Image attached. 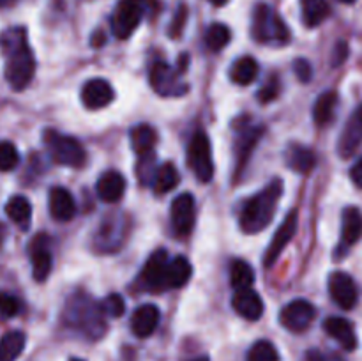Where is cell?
I'll use <instances>...</instances> for the list:
<instances>
[{
  "label": "cell",
  "mask_w": 362,
  "mask_h": 361,
  "mask_svg": "<svg viewBox=\"0 0 362 361\" xmlns=\"http://www.w3.org/2000/svg\"><path fill=\"white\" fill-rule=\"evenodd\" d=\"M0 46L6 55V80L14 91L28 87L35 73V59L27 41V30L14 27L0 35Z\"/></svg>",
  "instance_id": "cell-1"
},
{
  "label": "cell",
  "mask_w": 362,
  "mask_h": 361,
  "mask_svg": "<svg viewBox=\"0 0 362 361\" xmlns=\"http://www.w3.org/2000/svg\"><path fill=\"white\" fill-rule=\"evenodd\" d=\"M283 195V183L279 179H274L267 188L251 197L244 204L243 212H240V229L246 234H258L264 229H267L269 223L274 218L276 207Z\"/></svg>",
  "instance_id": "cell-2"
},
{
  "label": "cell",
  "mask_w": 362,
  "mask_h": 361,
  "mask_svg": "<svg viewBox=\"0 0 362 361\" xmlns=\"http://www.w3.org/2000/svg\"><path fill=\"white\" fill-rule=\"evenodd\" d=\"M66 321L73 328L80 329L90 338H101L106 324L103 319V308L95 301H92L87 294H76L66 304Z\"/></svg>",
  "instance_id": "cell-3"
},
{
  "label": "cell",
  "mask_w": 362,
  "mask_h": 361,
  "mask_svg": "<svg viewBox=\"0 0 362 361\" xmlns=\"http://www.w3.org/2000/svg\"><path fill=\"white\" fill-rule=\"evenodd\" d=\"M253 38L260 45L281 46L290 41V30L278 13L267 4H258L253 11Z\"/></svg>",
  "instance_id": "cell-4"
},
{
  "label": "cell",
  "mask_w": 362,
  "mask_h": 361,
  "mask_svg": "<svg viewBox=\"0 0 362 361\" xmlns=\"http://www.w3.org/2000/svg\"><path fill=\"white\" fill-rule=\"evenodd\" d=\"M42 138H45V145L48 147L49 156H52L53 161L59 163V165L80 168V166H83V163L87 161L85 149L81 147V144L76 138L67 137V134H60L59 131L53 130H46Z\"/></svg>",
  "instance_id": "cell-5"
},
{
  "label": "cell",
  "mask_w": 362,
  "mask_h": 361,
  "mask_svg": "<svg viewBox=\"0 0 362 361\" xmlns=\"http://www.w3.org/2000/svg\"><path fill=\"white\" fill-rule=\"evenodd\" d=\"M152 0H120L112 14V32L117 39H127L147 14Z\"/></svg>",
  "instance_id": "cell-6"
},
{
  "label": "cell",
  "mask_w": 362,
  "mask_h": 361,
  "mask_svg": "<svg viewBox=\"0 0 362 361\" xmlns=\"http://www.w3.org/2000/svg\"><path fill=\"white\" fill-rule=\"evenodd\" d=\"M187 166L202 183H209L214 177V161H212V149L209 142L207 133L204 130H198L191 137L187 144Z\"/></svg>",
  "instance_id": "cell-7"
},
{
  "label": "cell",
  "mask_w": 362,
  "mask_h": 361,
  "mask_svg": "<svg viewBox=\"0 0 362 361\" xmlns=\"http://www.w3.org/2000/svg\"><path fill=\"white\" fill-rule=\"evenodd\" d=\"M180 71L173 69L170 64L158 60L148 69V81L151 87L163 98H177L187 91L186 85L179 80Z\"/></svg>",
  "instance_id": "cell-8"
},
{
  "label": "cell",
  "mask_w": 362,
  "mask_h": 361,
  "mask_svg": "<svg viewBox=\"0 0 362 361\" xmlns=\"http://www.w3.org/2000/svg\"><path fill=\"white\" fill-rule=\"evenodd\" d=\"M194 218H197V204L191 193H182L173 198L170 207V219H172L173 232L179 237H186L193 232Z\"/></svg>",
  "instance_id": "cell-9"
},
{
  "label": "cell",
  "mask_w": 362,
  "mask_h": 361,
  "mask_svg": "<svg viewBox=\"0 0 362 361\" xmlns=\"http://www.w3.org/2000/svg\"><path fill=\"white\" fill-rule=\"evenodd\" d=\"M315 317H317V310L310 301L296 299L283 308L281 314H279V322L288 331L303 333L310 328Z\"/></svg>",
  "instance_id": "cell-10"
},
{
  "label": "cell",
  "mask_w": 362,
  "mask_h": 361,
  "mask_svg": "<svg viewBox=\"0 0 362 361\" xmlns=\"http://www.w3.org/2000/svg\"><path fill=\"white\" fill-rule=\"evenodd\" d=\"M297 227H299V212L293 209V211H290L288 214L285 216L281 227L276 230L274 237H272L271 244H269L267 251H265L264 264L267 265V268L274 265V262L278 260L279 255H281V251L288 246V243L292 241V237L296 236Z\"/></svg>",
  "instance_id": "cell-11"
},
{
  "label": "cell",
  "mask_w": 362,
  "mask_h": 361,
  "mask_svg": "<svg viewBox=\"0 0 362 361\" xmlns=\"http://www.w3.org/2000/svg\"><path fill=\"white\" fill-rule=\"evenodd\" d=\"M329 294L332 301L343 310H352L359 299L356 282L352 276L343 271H336L329 276Z\"/></svg>",
  "instance_id": "cell-12"
},
{
  "label": "cell",
  "mask_w": 362,
  "mask_h": 361,
  "mask_svg": "<svg viewBox=\"0 0 362 361\" xmlns=\"http://www.w3.org/2000/svg\"><path fill=\"white\" fill-rule=\"evenodd\" d=\"M28 251H30V262H32V275H34L35 282H45L52 273L53 258L52 251H49V239L46 234H37L28 244Z\"/></svg>",
  "instance_id": "cell-13"
},
{
  "label": "cell",
  "mask_w": 362,
  "mask_h": 361,
  "mask_svg": "<svg viewBox=\"0 0 362 361\" xmlns=\"http://www.w3.org/2000/svg\"><path fill=\"white\" fill-rule=\"evenodd\" d=\"M170 257L166 250H158L148 257L145 262L144 269L140 273V283L144 289L152 290V292H163V278H165L166 265H168Z\"/></svg>",
  "instance_id": "cell-14"
},
{
  "label": "cell",
  "mask_w": 362,
  "mask_h": 361,
  "mask_svg": "<svg viewBox=\"0 0 362 361\" xmlns=\"http://www.w3.org/2000/svg\"><path fill=\"white\" fill-rule=\"evenodd\" d=\"M115 99V91L103 78H92L81 87V103L88 110H101Z\"/></svg>",
  "instance_id": "cell-15"
},
{
  "label": "cell",
  "mask_w": 362,
  "mask_h": 361,
  "mask_svg": "<svg viewBox=\"0 0 362 361\" xmlns=\"http://www.w3.org/2000/svg\"><path fill=\"white\" fill-rule=\"evenodd\" d=\"M362 144V105L354 110L346 120L338 142V152L341 158H350Z\"/></svg>",
  "instance_id": "cell-16"
},
{
  "label": "cell",
  "mask_w": 362,
  "mask_h": 361,
  "mask_svg": "<svg viewBox=\"0 0 362 361\" xmlns=\"http://www.w3.org/2000/svg\"><path fill=\"white\" fill-rule=\"evenodd\" d=\"M48 207L49 214L57 222H71L74 218V214H76V202H74L69 190H66L62 186H55L49 190Z\"/></svg>",
  "instance_id": "cell-17"
},
{
  "label": "cell",
  "mask_w": 362,
  "mask_h": 361,
  "mask_svg": "<svg viewBox=\"0 0 362 361\" xmlns=\"http://www.w3.org/2000/svg\"><path fill=\"white\" fill-rule=\"evenodd\" d=\"M126 188L127 184L122 173L117 172V170H108L95 183V193L106 204H115L124 197Z\"/></svg>",
  "instance_id": "cell-18"
},
{
  "label": "cell",
  "mask_w": 362,
  "mask_h": 361,
  "mask_svg": "<svg viewBox=\"0 0 362 361\" xmlns=\"http://www.w3.org/2000/svg\"><path fill=\"white\" fill-rule=\"evenodd\" d=\"M232 308L246 321H258L264 315V301L253 289L235 290L232 297Z\"/></svg>",
  "instance_id": "cell-19"
},
{
  "label": "cell",
  "mask_w": 362,
  "mask_h": 361,
  "mask_svg": "<svg viewBox=\"0 0 362 361\" xmlns=\"http://www.w3.org/2000/svg\"><path fill=\"white\" fill-rule=\"evenodd\" d=\"M159 319H161V314H159V308L156 304H141L134 310L133 317H131V331L138 338H148L158 329Z\"/></svg>",
  "instance_id": "cell-20"
},
{
  "label": "cell",
  "mask_w": 362,
  "mask_h": 361,
  "mask_svg": "<svg viewBox=\"0 0 362 361\" xmlns=\"http://www.w3.org/2000/svg\"><path fill=\"white\" fill-rule=\"evenodd\" d=\"M262 133H264V127L260 126H247L244 130H240V133L237 134L235 142V154H237V166H235V179L237 176H240L244 168H246V163L250 159L251 152H253L255 145L260 140Z\"/></svg>",
  "instance_id": "cell-21"
},
{
  "label": "cell",
  "mask_w": 362,
  "mask_h": 361,
  "mask_svg": "<svg viewBox=\"0 0 362 361\" xmlns=\"http://www.w3.org/2000/svg\"><path fill=\"white\" fill-rule=\"evenodd\" d=\"M191 275H193V268L191 262L186 257L179 255V257L170 258L168 265H166L165 278H163V290L180 289L189 282Z\"/></svg>",
  "instance_id": "cell-22"
},
{
  "label": "cell",
  "mask_w": 362,
  "mask_h": 361,
  "mask_svg": "<svg viewBox=\"0 0 362 361\" xmlns=\"http://www.w3.org/2000/svg\"><path fill=\"white\" fill-rule=\"evenodd\" d=\"M324 329L329 336L336 340L345 350H354L357 347L356 329L350 324V321L343 317H329L325 319Z\"/></svg>",
  "instance_id": "cell-23"
},
{
  "label": "cell",
  "mask_w": 362,
  "mask_h": 361,
  "mask_svg": "<svg viewBox=\"0 0 362 361\" xmlns=\"http://www.w3.org/2000/svg\"><path fill=\"white\" fill-rule=\"evenodd\" d=\"M286 165L297 173H310L317 166V156L310 147H304L300 144H292L286 149Z\"/></svg>",
  "instance_id": "cell-24"
},
{
  "label": "cell",
  "mask_w": 362,
  "mask_h": 361,
  "mask_svg": "<svg viewBox=\"0 0 362 361\" xmlns=\"http://www.w3.org/2000/svg\"><path fill=\"white\" fill-rule=\"evenodd\" d=\"M341 241L345 246H352L362 237V212L359 207H346L341 218Z\"/></svg>",
  "instance_id": "cell-25"
},
{
  "label": "cell",
  "mask_w": 362,
  "mask_h": 361,
  "mask_svg": "<svg viewBox=\"0 0 362 361\" xmlns=\"http://www.w3.org/2000/svg\"><path fill=\"white\" fill-rule=\"evenodd\" d=\"M258 62L253 57H240L230 67V80L235 85H251L258 76Z\"/></svg>",
  "instance_id": "cell-26"
},
{
  "label": "cell",
  "mask_w": 362,
  "mask_h": 361,
  "mask_svg": "<svg viewBox=\"0 0 362 361\" xmlns=\"http://www.w3.org/2000/svg\"><path fill=\"white\" fill-rule=\"evenodd\" d=\"M131 147L136 152L138 156L151 154L152 149L156 147V142H158V134L156 130L148 124H138L131 130Z\"/></svg>",
  "instance_id": "cell-27"
},
{
  "label": "cell",
  "mask_w": 362,
  "mask_h": 361,
  "mask_svg": "<svg viewBox=\"0 0 362 361\" xmlns=\"http://www.w3.org/2000/svg\"><path fill=\"white\" fill-rule=\"evenodd\" d=\"M300 9H303L304 25L310 28L318 27L331 14V6L327 0H300Z\"/></svg>",
  "instance_id": "cell-28"
},
{
  "label": "cell",
  "mask_w": 362,
  "mask_h": 361,
  "mask_svg": "<svg viewBox=\"0 0 362 361\" xmlns=\"http://www.w3.org/2000/svg\"><path fill=\"white\" fill-rule=\"evenodd\" d=\"M338 101V94L334 91H327L318 96L317 103L313 106V119L318 126H327L334 119Z\"/></svg>",
  "instance_id": "cell-29"
},
{
  "label": "cell",
  "mask_w": 362,
  "mask_h": 361,
  "mask_svg": "<svg viewBox=\"0 0 362 361\" xmlns=\"http://www.w3.org/2000/svg\"><path fill=\"white\" fill-rule=\"evenodd\" d=\"M180 176L179 170L175 168L173 163H163V165L158 166L156 170L154 180H152V190L158 195H165L168 191H172L173 188H177L179 184Z\"/></svg>",
  "instance_id": "cell-30"
},
{
  "label": "cell",
  "mask_w": 362,
  "mask_h": 361,
  "mask_svg": "<svg viewBox=\"0 0 362 361\" xmlns=\"http://www.w3.org/2000/svg\"><path fill=\"white\" fill-rule=\"evenodd\" d=\"M6 214L13 223L20 227H27L32 218V204L23 195H14L7 200Z\"/></svg>",
  "instance_id": "cell-31"
},
{
  "label": "cell",
  "mask_w": 362,
  "mask_h": 361,
  "mask_svg": "<svg viewBox=\"0 0 362 361\" xmlns=\"http://www.w3.org/2000/svg\"><path fill=\"white\" fill-rule=\"evenodd\" d=\"M27 336L21 331H9L0 338V361H16L23 353Z\"/></svg>",
  "instance_id": "cell-32"
},
{
  "label": "cell",
  "mask_w": 362,
  "mask_h": 361,
  "mask_svg": "<svg viewBox=\"0 0 362 361\" xmlns=\"http://www.w3.org/2000/svg\"><path fill=\"white\" fill-rule=\"evenodd\" d=\"M230 283L235 290L251 289L255 283V271L246 260L243 258H235L230 264Z\"/></svg>",
  "instance_id": "cell-33"
},
{
  "label": "cell",
  "mask_w": 362,
  "mask_h": 361,
  "mask_svg": "<svg viewBox=\"0 0 362 361\" xmlns=\"http://www.w3.org/2000/svg\"><path fill=\"white\" fill-rule=\"evenodd\" d=\"M230 39H232V32L223 23H212L205 32V45L212 52H221L225 46H228Z\"/></svg>",
  "instance_id": "cell-34"
},
{
  "label": "cell",
  "mask_w": 362,
  "mask_h": 361,
  "mask_svg": "<svg viewBox=\"0 0 362 361\" xmlns=\"http://www.w3.org/2000/svg\"><path fill=\"white\" fill-rule=\"evenodd\" d=\"M247 361H279L278 349L269 340H258L247 353Z\"/></svg>",
  "instance_id": "cell-35"
},
{
  "label": "cell",
  "mask_w": 362,
  "mask_h": 361,
  "mask_svg": "<svg viewBox=\"0 0 362 361\" xmlns=\"http://www.w3.org/2000/svg\"><path fill=\"white\" fill-rule=\"evenodd\" d=\"M20 163V152L11 142H0V172H11Z\"/></svg>",
  "instance_id": "cell-36"
},
{
  "label": "cell",
  "mask_w": 362,
  "mask_h": 361,
  "mask_svg": "<svg viewBox=\"0 0 362 361\" xmlns=\"http://www.w3.org/2000/svg\"><path fill=\"white\" fill-rule=\"evenodd\" d=\"M101 308L103 311H105V315L119 319L122 317L124 311H126V301H124V297L120 296V294H110V296H106L105 299H103Z\"/></svg>",
  "instance_id": "cell-37"
},
{
  "label": "cell",
  "mask_w": 362,
  "mask_h": 361,
  "mask_svg": "<svg viewBox=\"0 0 362 361\" xmlns=\"http://www.w3.org/2000/svg\"><path fill=\"white\" fill-rule=\"evenodd\" d=\"M21 310V303L16 296L9 292H2L0 290V315L4 319H11L16 317Z\"/></svg>",
  "instance_id": "cell-38"
},
{
  "label": "cell",
  "mask_w": 362,
  "mask_h": 361,
  "mask_svg": "<svg viewBox=\"0 0 362 361\" xmlns=\"http://www.w3.org/2000/svg\"><path fill=\"white\" fill-rule=\"evenodd\" d=\"M279 94V81L276 76H271V80L258 91V101L260 103H271L278 98Z\"/></svg>",
  "instance_id": "cell-39"
},
{
  "label": "cell",
  "mask_w": 362,
  "mask_h": 361,
  "mask_svg": "<svg viewBox=\"0 0 362 361\" xmlns=\"http://www.w3.org/2000/svg\"><path fill=\"white\" fill-rule=\"evenodd\" d=\"M186 20H187V7L182 4V6H179V9H177L175 13V18H173L172 25H170V35H172V38H179V35L182 34Z\"/></svg>",
  "instance_id": "cell-40"
},
{
  "label": "cell",
  "mask_w": 362,
  "mask_h": 361,
  "mask_svg": "<svg viewBox=\"0 0 362 361\" xmlns=\"http://www.w3.org/2000/svg\"><path fill=\"white\" fill-rule=\"evenodd\" d=\"M293 69H296V74L299 76V80L303 81V84H308V81L311 80V76H313L311 64L304 59H297L296 62H293Z\"/></svg>",
  "instance_id": "cell-41"
},
{
  "label": "cell",
  "mask_w": 362,
  "mask_h": 361,
  "mask_svg": "<svg viewBox=\"0 0 362 361\" xmlns=\"http://www.w3.org/2000/svg\"><path fill=\"white\" fill-rule=\"evenodd\" d=\"M350 179H352V183L356 184L357 188L362 190V158L357 159L356 165L350 168Z\"/></svg>",
  "instance_id": "cell-42"
},
{
  "label": "cell",
  "mask_w": 362,
  "mask_h": 361,
  "mask_svg": "<svg viewBox=\"0 0 362 361\" xmlns=\"http://www.w3.org/2000/svg\"><path fill=\"white\" fill-rule=\"evenodd\" d=\"M346 53H349V48H346L345 42H338L334 50V59H332V66H339L343 60L346 59Z\"/></svg>",
  "instance_id": "cell-43"
},
{
  "label": "cell",
  "mask_w": 362,
  "mask_h": 361,
  "mask_svg": "<svg viewBox=\"0 0 362 361\" xmlns=\"http://www.w3.org/2000/svg\"><path fill=\"white\" fill-rule=\"evenodd\" d=\"M6 234H7L6 227H4V225H2V223H0V246H2L4 239H6Z\"/></svg>",
  "instance_id": "cell-44"
},
{
  "label": "cell",
  "mask_w": 362,
  "mask_h": 361,
  "mask_svg": "<svg viewBox=\"0 0 362 361\" xmlns=\"http://www.w3.org/2000/svg\"><path fill=\"white\" fill-rule=\"evenodd\" d=\"M209 2L216 7H221V6H225V4H228V0H209Z\"/></svg>",
  "instance_id": "cell-45"
},
{
  "label": "cell",
  "mask_w": 362,
  "mask_h": 361,
  "mask_svg": "<svg viewBox=\"0 0 362 361\" xmlns=\"http://www.w3.org/2000/svg\"><path fill=\"white\" fill-rule=\"evenodd\" d=\"M14 2H16V0H0V9H2V7L13 6Z\"/></svg>",
  "instance_id": "cell-46"
},
{
  "label": "cell",
  "mask_w": 362,
  "mask_h": 361,
  "mask_svg": "<svg viewBox=\"0 0 362 361\" xmlns=\"http://www.w3.org/2000/svg\"><path fill=\"white\" fill-rule=\"evenodd\" d=\"M339 2H343V4H354V2H356V0H339Z\"/></svg>",
  "instance_id": "cell-47"
},
{
  "label": "cell",
  "mask_w": 362,
  "mask_h": 361,
  "mask_svg": "<svg viewBox=\"0 0 362 361\" xmlns=\"http://www.w3.org/2000/svg\"><path fill=\"white\" fill-rule=\"evenodd\" d=\"M71 361H83V360H76V357H74V360H71Z\"/></svg>",
  "instance_id": "cell-48"
},
{
  "label": "cell",
  "mask_w": 362,
  "mask_h": 361,
  "mask_svg": "<svg viewBox=\"0 0 362 361\" xmlns=\"http://www.w3.org/2000/svg\"><path fill=\"white\" fill-rule=\"evenodd\" d=\"M198 361H205V360H198Z\"/></svg>",
  "instance_id": "cell-49"
}]
</instances>
